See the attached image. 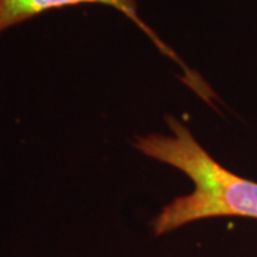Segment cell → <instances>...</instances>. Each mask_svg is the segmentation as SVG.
<instances>
[{
	"instance_id": "cell-2",
	"label": "cell",
	"mask_w": 257,
	"mask_h": 257,
	"mask_svg": "<svg viewBox=\"0 0 257 257\" xmlns=\"http://www.w3.org/2000/svg\"><path fill=\"white\" fill-rule=\"evenodd\" d=\"M79 5H104L117 9L127 19H130L143 33L146 35L155 46L167 56L170 60H173L182 69V79L183 82L192 89L193 92L199 96L206 93L209 84L203 80L202 77L184 63L183 60L176 55L175 50L166 45L165 42L157 36L150 26L140 19L138 10V0H0V33L10 28H15L20 23L26 22L29 19L36 18L42 13H46L50 10L63 9L69 6H79Z\"/></svg>"
},
{
	"instance_id": "cell-1",
	"label": "cell",
	"mask_w": 257,
	"mask_h": 257,
	"mask_svg": "<svg viewBox=\"0 0 257 257\" xmlns=\"http://www.w3.org/2000/svg\"><path fill=\"white\" fill-rule=\"evenodd\" d=\"M170 133H152L135 139L142 155L180 170L193 190L167 203L152 221L155 236H165L194 221L214 217L257 220V182L233 173L220 165L196 140L190 128L167 116Z\"/></svg>"
}]
</instances>
